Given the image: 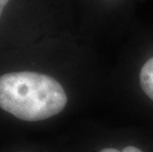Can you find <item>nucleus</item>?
<instances>
[{"instance_id":"f257e3e1","label":"nucleus","mask_w":153,"mask_h":152,"mask_svg":"<svg viewBox=\"0 0 153 152\" xmlns=\"http://www.w3.org/2000/svg\"><path fill=\"white\" fill-rule=\"evenodd\" d=\"M66 103L63 87L50 75L20 71L0 76V108L19 119H50L59 114Z\"/></svg>"},{"instance_id":"f03ea898","label":"nucleus","mask_w":153,"mask_h":152,"mask_svg":"<svg viewBox=\"0 0 153 152\" xmlns=\"http://www.w3.org/2000/svg\"><path fill=\"white\" fill-rule=\"evenodd\" d=\"M139 81L143 92L153 100V57L149 59L141 67Z\"/></svg>"},{"instance_id":"7ed1b4c3","label":"nucleus","mask_w":153,"mask_h":152,"mask_svg":"<svg viewBox=\"0 0 153 152\" xmlns=\"http://www.w3.org/2000/svg\"><path fill=\"white\" fill-rule=\"evenodd\" d=\"M9 1H10V0H0V17H1L3 10H4V8L9 3Z\"/></svg>"},{"instance_id":"20e7f679","label":"nucleus","mask_w":153,"mask_h":152,"mask_svg":"<svg viewBox=\"0 0 153 152\" xmlns=\"http://www.w3.org/2000/svg\"><path fill=\"white\" fill-rule=\"evenodd\" d=\"M123 152H142L140 149H138L137 147L134 146H126L125 149L123 150Z\"/></svg>"},{"instance_id":"39448f33","label":"nucleus","mask_w":153,"mask_h":152,"mask_svg":"<svg viewBox=\"0 0 153 152\" xmlns=\"http://www.w3.org/2000/svg\"><path fill=\"white\" fill-rule=\"evenodd\" d=\"M100 152H120L117 149H114V148H105V149L101 150Z\"/></svg>"}]
</instances>
